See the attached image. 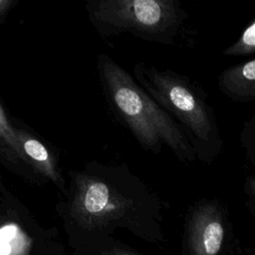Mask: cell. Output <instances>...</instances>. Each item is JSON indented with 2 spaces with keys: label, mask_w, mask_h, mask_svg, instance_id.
<instances>
[{
  "label": "cell",
  "mask_w": 255,
  "mask_h": 255,
  "mask_svg": "<svg viewBox=\"0 0 255 255\" xmlns=\"http://www.w3.org/2000/svg\"><path fill=\"white\" fill-rule=\"evenodd\" d=\"M14 126L21 149L34 172L38 176L47 178L57 186L63 188L64 179L52 151L26 128H20L16 124Z\"/></svg>",
  "instance_id": "obj_6"
},
{
  "label": "cell",
  "mask_w": 255,
  "mask_h": 255,
  "mask_svg": "<svg viewBox=\"0 0 255 255\" xmlns=\"http://www.w3.org/2000/svg\"><path fill=\"white\" fill-rule=\"evenodd\" d=\"M244 192L247 195L249 203L255 207V175L246 176L244 181Z\"/></svg>",
  "instance_id": "obj_11"
},
{
  "label": "cell",
  "mask_w": 255,
  "mask_h": 255,
  "mask_svg": "<svg viewBox=\"0 0 255 255\" xmlns=\"http://www.w3.org/2000/svg\"><path fill=\"white\" fill-rule=\"evenodd\" d=\"M0 163L16 174L35 182L34 172L25 157L16 133V128L0 104ZM37 182V181H36Z\"/></svg>",
  "instance_id": "obj_7"
},
{
  "label": "cell",
  "mask_w": 255,
  "mask_h": 255,
  "mask_svg": "<svg viewBox=\"0 0 255 255\" xmlns=\"http://www.w3.org/2000/svg\"><path fill=\"white\" fill-rule=\"evenodd\" d=\"M104 255H136V254H133L131 252H127L125 250H113L105 253Z\"/></svg>",
  "instance_id": "obj_13"
},
{
  "label": "cell",
  "mask_w": 255,
  "mask_h": 255,
  "mask_svg": "<svg viewBox=\"0 0 255 255\" xmlns=\"http://www.w3.org/2000/svg\"><path fill=\"white\" fill-rule=\"evenodd\" d=\"M239 142L247 161L255 170V114L244 123L239 133Z\"/></svg>",
  "instance_id": "obj_10"
},
{
  "label": "cell",
  "mask_w": 255,
  "mask_h": 255,
  "mask_svg": "<svg viewBox=\"0 0 255 255\" xmlns=\"http://www.w3.org/2000/svg\"><path fill=\"white\" fill-rule=\"evenodd\" d=\"M218 87L233 102L255 101V59L223 70L218 77Z\"/></svg>",
  "instance_id": "obj_8"
},
{
  "label": "cell",
  "mask_w": 255,
  "mask_h": 255,
  "mask_svg": "<svg viewBox=\"0 0 255 255\" xmlns=\"http://www.w3.org/2000/svg\"><path fill=\"white\" fill-rule=\"evenodd\" d=\"M86 10L103 36L125 32L147 41L174 45L188 14L176 0H92Z\"/></svg>",
  "instance_id": "obj_4"
},
{
  "label": "cell",
  "mask_w": 255,
  "mask_h": 255,
  "mask_svg": "<svg viewBox=\"0 0 255 255\" xmlns=\"http://www.w3.org/2000/svg\"><path fill=\"white\" fill-rule=\"evenodd\" d=\"M71 177L70 214L85 227L106 225L156 203L147 186L124 166L91 163Z\"/></svg>",
  "instance_id": "obj_3"
},
{
  "label": "cell",
  "mask_w": 255,
  "mask_h": 255,
  "mask_svg": "<svg viewBox=\"0 0 255 255\" xmlns=\"http://www.w3.org/2000/svg\"><path fill=\"white\" fill-rule=\"evenodd\" d=\"M136 83L182 128L197 159L211 163L223 149L214 110L204 91L188 77L169 69L137 63Z\"/></svg>",
  "instance_id": "obj_2"
},
{
  "label": "cell",
  "mask_w": 255,
  "mask_h": 255,
  "mask_svg": "<svg viewBox=\"0 0 255 255\" xmlns=\"http://www.w3.org/2000/svg\"><path fill=\"white\" fill-rule=\"evenodd\" d=\"M18 0H0V24L5 21L6 16Z\"/></svg>",
  "instance_id": "obj_12"
},
{
  "label": "cell",
  "mask_w": 255,
  "mask_h": 255,
  "mask_svg": "<svg viewBox=\"0 0 255 255\" xmlns=\"http://www.w3.org/2000/svg\"><path fill=\"white\" fill-rule=\"evenodd\" d=\"M98 73L110 110L146 150L158 154L166 145L183 163L197 159L182 128L120 65L98 56Z\"/></svg>",
  "instance_id": "obj_1"
},
{
  "label": "cell",
  "mask_w": 255,
  "mask_h": 255,
  "mask_svg": "<svg viewBox=\"0 0 255 255\" xmlns=\"http://www.w3.org/2000/svg\"><path fill=\"white\" fill-rule=\"evenodd\" d=\"M187 232L191 255H219L225 227L221 208L215 200H201L192 207Z\"/></svg>",
  "instance_id": "obj_5"
},
{
  "label": "cell",
  "mask_w": 255,
  "mask_h": 255,
  "mask_svg": "<svg viewBox=\"0 0 255 255\" xmlns=\"http://www.w3.org/2000/svg\"><path fill=\"white\" fill-rule=\"evenodd\" d=\"M253 53H255V20L242 32L236 42L223 51V55L237 57Z\"/></svg>",
  "instance_id": "obj_9"
}]
</instances>
